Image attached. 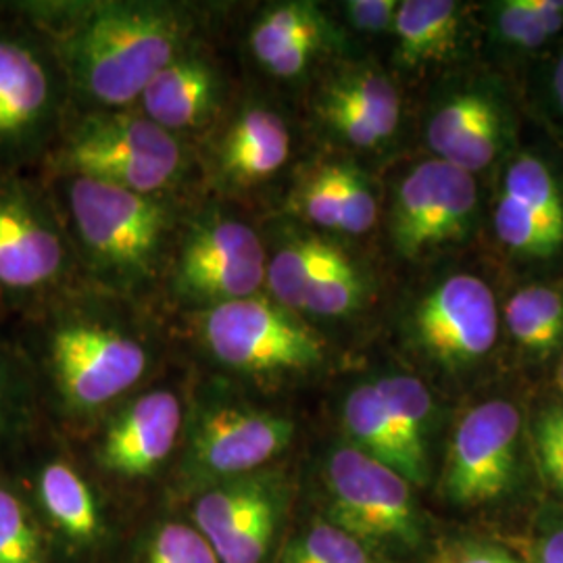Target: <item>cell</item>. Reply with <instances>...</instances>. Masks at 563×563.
Listing matches in <instances>:
<instances>
[{"label": "cell", "mask_w": 563, "mask_h": 563, "mask_svg": "<svg viewBox=\"0 0 563 563\" xmlns=\"http://www.w3.org/2000/svg\"><path fill=\"white\" fill-rule=\"evenodd\" d=\"M522 416L514 402L484 401L463 416L446 453L443 490L449 501L474 507L504 497L514 483Z\"/></svg>", "instance_id": "7"}, {"label": "cell", "mask_w": 563, "mask_h": 563, "mask_svg": "<svg viewBox=\"0 0 563 563\" xmlns=\"http://www.w3.org/2000/svg\"><path fill=\"white\" fill-rule=\"evenodd\" d=\"M462 4L453 0L399 2L393 34L397 60L405 67H422L446 60L457 48L462 32Z\"/></svg>", "instance_id": "19"}, {"label": "cell", "mask_w": 563, "mask_h": 563, "mask_svg": "<svg viewBox=\"0 0 563 563\" xmlns=\"http://www.w3.org/2000/svg\"><path fill=\"white\" fill-rule=\"evenodd\" d=\"M351 25L365 34L393 32L397 20L399 2L397 0H349L344 4Z\"/></svg>", "instance_id": "39"}, {"label": "cell", "mask_w": 563, "mask_h": 563, "mask_svg": "<svg viewBox=\"0 0 563 563\" xmlns=\"http://www.w3.org/2000/svg\"><path fill=\"white\" fill-rule=\"evenodd\" d=\"M51 363L67 402L97 409L141 380L148 355L141 342L118 328L71 322L53 334Z\"/></svg>", "instance_id": "8"}, {"label": "cell", "mask_w": 563, "mask_h": 563, "mask_svg": "<svg viewBox=\"0 0 563 563\" xmlns=\"http://www.w3.org/2000/svg\"><path fill=\"white\" fill-rule=\"evenodd\" d=\"M478 205L472 174L443 159L411 169L397 190L390 211V239L405 260L444 249L467 236Z\"/></svg>", "instance_id": "6"}, {"label": "cell", "mask_w": 563, "mask_h": 563, "mask_svg": "<svg viewBox=\"0 0 563 563\" xmlns=\"http://www.w3.org/2000/svg\"><path fill=\"white\" fill-rule=\"evenodd\" d=\"M290 155V134L278 113L255 107L223 136L220 165L225 180L249 186L272 178Z\"/></svg>", "instance_id": "18"}, {"label": "cell", "mask_w": 563, "mask_h": 563, "mask_svg": "<svg viewBox=\"0 0 563 563\" xmlns=\"http://www.w3.org/2000/svg\"><path fill=\"white\" fill-rule=\"evenodd\" d=\"M534 449L544 478L563 490V407L544 411L534 426Z\"/></svg>", "instance_id": "37"}, {"label": "cell", "mask_w": 563, "mask_h": 563, "mask_svg": "<svg viewBox=\"0 0 563 563\" xmlns=\"http://www.w3.org/2000/svg\"><path fill=\"white\" fill-rule=\"evenodd\" d=\"M292 434L295 423L280 416L222 407L199 423L195 460L209 474H246L282 453Z\"/></svg>", "instance_id": "12"}, {"label": "cell", "mask_w": 563, "mask_h": 563, "mask_svg": "<svg viewBox=\"0 0 563 563\" xmlns=\"http://www.w3.org/2000/svg\"><path fill=\"white\" fill-rule=\"evenodd\" d=\"M330 516L362 543L416 547L422 528L411 484L393 467L355 446H341L328 460Z\"/></svg>", "instance_id": "5"}, {"label": "cell", "mask_w": 563, "mask_h": 563, "mask_svg": "<svg viewBox=\"0 0 563 563\" xmlns=\"http://www.w3.org/2000/svg\"><path fill=\"white\" fill-rule=\"evenodd\" d=\"M555 380H558V386H560V390L563 393V360L560 363V367H558V376H555Z\"/></svg>", "instance_id": "43"}, {"label": "cell", "mask_w": 563, "mask_h": 563, "mask_svg": "<svg viewBox=\"0 0 563 563\" xmlns=\"http://www.w3.org/2000/svg\"><path fill=\"white\" fill-rule=\"evenodd\" d=\"M63 163L74 176L153 195L180 174L181 148L172 132L146 115L107 113L84 121Z\"/></svg>", "instance_id": "3"}, {"label": "cell", "mask_w": 563, "mask_h": 563, "mask_svg": "<svg viewBox=\"0 0 563 563\" xmlns=\"http://www.w3.org/2000/svg\"><path fill=\"white\" fill-rule=\"evenodd\" d=\"M505 323L516 342L537 355H547L563 339V297L551 286L520 288L505 305Z\"/></svg>", "instance_id": "24"}, {"label": "cell", "mask_w": 563, "mask_h": 563, "mask_svg": "<svg viewBox=\"0 0 563 563\" xmlns=\"http://www.w3.org/2000/svg\"><path fill=\"white\" fill-rule=\"evenodd\" d=\"M148 563H220V558L197 528L167 523L151 544Z\"/></svg>", "instance_id": "35"}, {"label": "cell", "mask_w": 563, "mask_h": 563, "mask_svg": "<svg viewBox=\"0 0 563 563\" xmlns=\"http://www.w3.org/2000/svg\"><path fill=\"white\" fill-rule=\"evenodd\" d=\"M532 15L543 27L547 38L560 34L563 30V0H528Z\"/></svg>", "instance_id": "41"}, {"label": "cell", "mask_w": 563, "mask_h": 563, "mask_svg": "<svg viewBox=\"0 0 563 563\" xmlns=\"http://www.w3.org/2000/svg\"><path fill=\"white\" fill-rule=\"evenodd\" d=\"M336 186L341 202V232L365 234L378 218V202L362 172L336 163Z\"/></svg>", "instance_id": "31"}, {"label": "cell", "mask_w": 563, "mask_h": 563, "mask_svg": "<svg viewBox=\"0 0 563 563\" xmlns=\"http://www.w3.org/2000/svg\"><path fill=\"white\" fill-rule=\"evenodd\" d=\"M365 297V282L353 260L339 251L313 280L302 311L320 318H342L355 311Z\"/></svg>", "instance_id": "27"}, {"label": "cell", "mask_w": 563, "mask_h": 563, "mask_svg": "<svg viewBox=\"0 0 563 563\" xmlns=\"http://www.w3.org/2000/svg\"><path fill=\"white\" fill-rule=\"evenodd\" d=\"M67 201L81 244L104 272L121 280H141L153 272L167 228L153 197L76 176Z\"/></svg>", "instance_id": "2"}, {"label": "cell", "mask_w": 563, "mask_h": 563, "mask_svg": "<svg viewBox=\"0 0 563 563\" xmlns=\"http://www.w3.org/2000/svg\"><path fill=\"white\" fill-rule=\"evenodd\" d=\"M413 334L423 351L444 367L481 362L499 334L493 290L474 274L446 278L418 302Z\"/></svg>", "instance_id": "9"}, {"label": "cell", "mask_w": 563, "mask_h": 563, "mask_svg": "<svg viewBox=\"0 0 563 563\" xmlns=\"http://www.w3.org/2000/svg\"><path fill=\"white\" fill-rule=\"evenodd\" d=\"M320 115L351 146L376 148L388 141L401 121V97L383 71L357 67L344 71L323 90Z\"/></svg>", "instance_id": "13"}, {"label": "cell", "mask_w": 563, "mask_h": 563, "mask_svg": "<svg viewBox=\"0 0 563 563\" xmlns=\"http://www.w3.org/2000/svg\"><path fill=\"white\" fill-rule=\"evenodd\" d=\"M267 257L262 239L236 220H220L197 228L181 246L176 280L190 301H242L265 284Z\"/></svg>", "instance_id": "10"}, {"label": "cell", "mask_w": 563, "mask_h": 563, "mask_svg": "<svg viewBox=\"0 0 563 563\" xmlns=\"http://www.w3.org/2000/svg\"><path fill=\"white\" fill-rule=\"evenodd\" d=\"M202 339L220 362L244 372H301L323 360L316 330L257 295L211 307L202 318Z\"/></svg>", "instance_id": "4"}, {"label": "cell", "mask_w": 563, "mask_h": 563, "mask_svg": "<svg viewBox=\"0 0 563 563\" xmlns=\"http://www.w3.org/2000/svg\"><path fill=\"white\" fill-rule=\"evenodd\" d=\"M51 97V78L36 53L0 38V142H20L36 132Z\"/></svg>", "instance_id": "17"}, {"label": "cell", "mask_w": 563, "mask_h": 563, "mask_svg": "<svg viewBox=\"0 0 563 563\" xmlns=\"http://www.w3.org/2000/svg\"><path fill=\"white\" fill-rule=\"evenodd\" d=\"M432 563H523L514 553L504 547L470 541V539H455L444 541L434 555Z\"/></svg>", "instance_id": "38"}, {"label": "cell", "mask_w": 563, "mask_h": 563, "mask_svg": "<svg viewBox=\"0 0 563 563\" xmlns=\"http://www.w3.org/2000/svg\"><path fill=\"white\" fill-rule=\"evenodd\" d=\"M328 41V21L311 2L276 4L265 11L251 30V51L267 71L295 51H322Z\"/></svg>", "instance_id": "21"}, {"label": "cell", "mask_w": 563, "mask_h": 563, "mask_svg": "<svg viewBox=\"0 0 563 563\" xmlns=\"http://www.w3.org/2000/svg\"><path fill=\"white\" fill-rule=\"evenodd\" d=\"M282 563H372L362 541L336 523L320 522L288 547Z\"/></svg>", "instance_id": "29"}, {"label": "cell", "mask_w": 563, "mask_h": 563, "mask_svg": "<svg viewBox=\"0 0 563 563\" xmlns=\"http://www.w3.org/2000/svg\"><path fill=\"white\" fill-rule=\"evenodd\" d=\"M495 107L497 102L484 92H462L446 99L426 125L428 146L439 155V159H444Z\"/></svg>", "instance_id": "28"}, {"label": "cell", "mask_w": 563, "mask_h": 563, "mask_svg": "<svg viewBox=\"0 0 563 563\" xmlns=\"http://www.w3.org/2000/svg\"><path fill=\"white\" fill-rule=\"evenodd\" d=\"M553 99L558 102V109L563 113V55L553 71Z\"/></svg>", "instance_id": "42"}, {"label": "cell", "mask_w": 563, "mask_h": 563, "mask_svg": "<svg viewBox=\"0 0 563 563\" xmlns=\"http://www.w3.org/2000/svg\"><path fill=\"white\" fill-rule=\"evenodd\" d=\"M63 262V242L53 225L30 202L0 192V284L38 288L57 278Z\"/></svg>", "instance_id": "15"}, {"label": "cell", "mask_w": 563, "mask_h": 563, "mask_svg": "<svg viewBox=\"0 0 563 563\" xmlns=\"http://www.w3.org/2000/svg\"><path fill=\"white\" fill-rule=\"evenodd\" d=\"M180 426L178 397L169 390H153L109 426L102 439L101 463L121 476L151 474L172 453Z\"/></svg>", "instance_id": "14"}, {"label": "cell", "mask_w": 563, "mask_h": 563, "mask_svg": "<svg viewBox=\"0 0 563 563\" xmlns=\"http://www.w3.org/2000/svg\"><path fill=\"white\" fill-rule=\"evenodd\" d=\"M495 232L505 249L526 260H549L563 246V192L537 155L509 163L495 207Z\"/></svg>", "instance_id": "11"}, {"label": "cell", "mask_w": 563, "mask_h": 563, "mask_svg": "<svg viewBox=\"0 0 563 563\" xmlns=\"http://www.w3.org/2000/svg\"><path fill=\"white\" fill-rule=\"evenodd\" d=\"M393 432L401 444L411 467L413 484L422 486L428 478V434L434 418V401L430 390L418 378L407 374H390L374 383Z\"/></svg>", "instance_id": "20"}, {"label": "cell", "mask_w": 563, "mask_h": 563, "mask_svg": "<svg viewBox=\"0 0 563 563\" xmlns=\"http://www.w3.org/2000/svg\"><path fill=\"white\" fill-rule=\"evenodd\" d=\"M276 530V501L262 507L249 522L225 539L216 553L220 563H260Z\"/></svg>", "instance_id": "34"}, {"label": "cell", "mask_w": 563, "mask_h": 563, "mask_svg": "<svg viewBox=\"0 0 563 563\" xmlns=\"http://www.w3.org/2000/svg\"><path fill=\"white\" fill-rule=\"evenodd\" d=\"M534 563H563V518L544 523L534 544Z\"/></svg>", "instance_id": "40"}, {"label": "cell", "mask_w": 563, "mask_h": 563, "mask_svg": "<svg viewBox=\"0 0 563 563\" xmlns=\"http://www.w3.org/2000/svg\"><path fill=\"white\" fill-rule=\"evenodd\" d=\"M144 113L163 130L197 128L218 102V76L197 57H176L141 95Z\"/></svg>", "instance_id": "16"}, {"label": "cell", "mask_w": 563, "mask_h": 563, "mask_svg": "<svg viewBox=\"0 0 563 563\" xmlns=\"http://www.w3.org/2000/svg\"><path fill=\"white\" fill-rule=\"evenodd\" d=\"M272 501V493L257 481L225 484L202 495L195 507V520L199 532L216 549Z\"/></svg>", "instance_id": "26"}, {"label": "cell", "mask_w": 563, "mask_h": 563, "mask_svg": "<svg viewBox=\"0 0 563 563\" xmlns=\"http://www.w3.org/2000/svg\"><path fill=\"white\" fill-rule=\"evenodd\" d=\"M344 428L355 443V449L399 472L402 478L413 484L411 467L397 441L383 399L374 383L355 386L342 407Z\"/></svg>", "instance_id": "22"}, {"label": "cell", "mask_w": 563, "mask_h": 563, "mask_svg": "<svg viewBox=\"0 0 563 563\" xmlns=\"http://www.w3.org/2000/svg\"><path fill=\"white\" fill-rule=\"evenodd\" d=\"M184 30L180 13L157 2L95 4L65 42V57L88 97L125 104L180 57Z\"/></svg>", "instance_id": "1"}, {"label": "cell", "mask_w": 563, "mask_h": 563, "mask_svg": "<svg viewBox=\"0 0 563 563\" xmlns=\"http://www.w3.org/2000/svg\"><path fill=\"white\" fill-rule=\"evenodd\" d=\"M42 504L65 534L86 541L99 530V514L92 493L65 463H51L41 476Z\"/></svg>", "instance_id": "25"}, {"label": "cell", "mask_w": 563, "mask_h": 563, "mask_svg": "<svg viewBox=\"0 0 563 563\" xmlns=\"http://www.w3.org/2000/svg\"><path fill=\"white\" fill-rule=\"evenodd\" d=\"M297 209L316 225L341 232V202L336 186V163L309 174L297 192Z\"/></svg>", "instance_id": "32"}, {"label": "cell", "mask_w": 563, "mask_h": 563, "mask_svg": "<svg viewBox=\"0 0 563 563\" xmlns=\"http://www.w3.org/2000/svg\"><path fill=\"white\" fill-rule=\"evenodd\" d=\"M339 251V246L316 236H301L282 244L280 251L267 260L265 284L272 292V301L292 313L302 311L311 284Z\"/></svg>", "instance_id": "23"}, {"label": "cell", "mask_w": 563, "mask_h": 563, "mask_svg": "<svg viewBox=\"0 0 563 563\" xmlns=\"http://www.w3.org/2000/svg\"><path fill=\"white\" fill-rule=\"evenodd\" d=\"M495 30L499 38L520 51H537L544 46L549 38L532 15L528 0H504L493 9Z\"/></svg>", "instance_id": "36"}, {"label": "cell", "mask_w": 563, "mask_h": 563, "mask_svg": "<svg viewBox=\"0 0 563 563\" xmlns=\"http://www.w3.org/2000/svg\"><path fill=\"white\" fill-rule=\"evenodd\" d=\"M504 142V115L501 109L495 107L478 121L462 142L444 157L443 162L462 169L465 174H476L495 162Z\"/></svg>", "instance_id": "30"}, {"label": "cell", "mask_w": 563, "mask_h": 563, "mask_svg": "<svg viewBox=\"0 0 563 563\" xmlns=\"http://www.w3.org/2000/svg\"><path fill=\"white\" fill-rule=\"evenodd\" d=\"M0 563H38V534L15 495L0 488Z\"/></svg>", "instance_id": "33"}]
</instances>
